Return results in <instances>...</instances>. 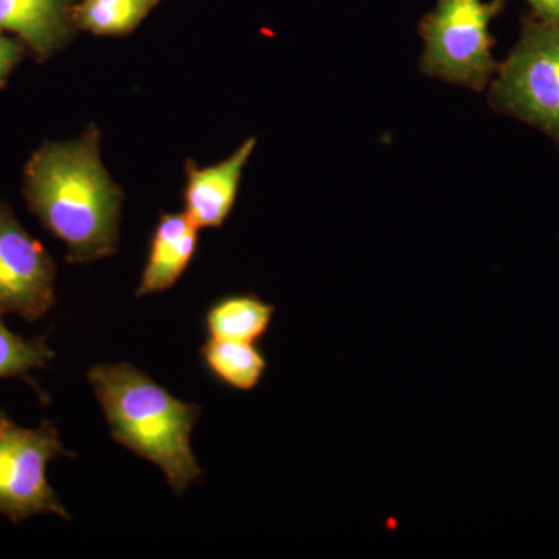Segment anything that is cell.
<instances>
[{"mask_svg":"<svg viewBox=\"0 0 559 559\" xmlns=\"http://www.w3.org/2000/svg\"><path fill=\"white\" fill-rule=\"evenodd\" d=\"M275 308L255 296H234L213 305L207 312L212 340L255 344L270 330Z\"/></svg>","mask_w":559,"mask_h":559,"instance_id":"obj_10","label":"cell"},{"mask_svg":"<svg viewBox=\"0 0 559 559\" xmlns=\"http://www.w3.org/2000/svg\"><path fill=\"white\" fill-rule=\"evenodd\" d=\"M507 0H437L419 24L425 40L421 70L429 76L484 91L498 72L491 22Z\"/></svg>","mask_w":559,"mask_h":559,"instance_id":"obj_3","label":"cell"},{"mask_svg":"<svg viewBox=\"0 0 559 559\" xmlns=\"http://www.w3.org/2000/svg\"><path fill=\"white\" fill-rule=\"evenodd\" d=\"M90 382L117 443L159 466L176 495L201 480L191 451L197 404L175 399L130 364L94 367Z\"/></svg>","mask_w":559,"mask_h":559,"instance_id":"obj_2","label":"cell"},{"mask_svg":"<svg viewBox=\"0 0 559 559\" xmlns=\"http://www.w3.org/2000/svg\"><path fill=\"white\" fill-rule=\"evenodd\" d=\"M21 57V47L13 40L0 35V83L9 75L10 70Z\"/></svg>","mask_w":559,"mask_h":559,"instance_id":"obj_14","label":"cell"},{"mask_svg":"<svg viewBox=\"0 0 559 559\" xmlns=\"http://www.w3.org/2000/svg\"><path fill=\"white\" fill-rule=\"evenodd\" d=\"M532 7L533 17L550 25H559V0H525Z\"/></svg>","mask_w":559,"mask_h":559,"instance_id":"obj_15","label":"cell"},{"mask_svg":"<svg viewBox=\"0 0 559 559\" xmlns=\"http://www.w3.org/2000/svg\"><path fill=\"white\" fill-rule=\"evenodd\" d=\"M205 366L230 388L249 392L260 384L267 370V360L255 344L210 340L202 347Z\"/></svg>","mask_w":559,"mask_h":559,"instance_id":"obj_11","label":"cell"},{"mask_svg":"<svg viewBox=\"0 0 559 559\" xmlns=\"http://www.w3.org/2000/svg\"><path fill=\"white\" fill-rule=\"evenodd\" d=\"M25 197L44 226L68 245L70 261L86 263L116 250L123 197L103 168L94 131L35 153L25 170Z\"/></svg>","mask_w":559,"mask_h":559,"instance_id":"obj_1","label":"cell"},{"mask_svg":"<svg viewBox=\"0 0 559 559\" xmlns=\"http://www.w3.org/2000/svg\"><path fill=\"white\" fill-rule=\"evenodd\" d=\"M55 301V264L39 241L0 204V316L35 322Z\"/></svg>","mask_w":559,"mask_h":559,"instance_id":"obj_6","label":"cell"},{"mask_svg":"<svg viewBox=\"0 0 559 559\" xmlns=\"http://www.w3.org/2000/svg\"><path fill=\"white\" fill-rule=\"evenodd\" d=\"M53 356L55 353L47 347L46 337L22 340L0 320V380L25 378L27 371L46 367Z\"/></svg>","mask_w":559,"mask_h":559,"instance_id":"obj_13","label":"cell"},{"mask_svg":"<svg viewBox=\"0 0 559 559\" xmlns=\"http://www.w3.org/2000/svg\"><path fill=\"white\" fill-rule=\"evenodd\" d=\"M0 28L17 33L40 55L57 49L66 35L62 0H0Z\"/></svg>","mask_w":559,"mask_h":559,"instance_id":"obj_9","label":"cell"},{"mask_svg":"<svg viewBox=\"0 0 559 559\" xmlns=\"http://www.w3.org/2000/svg\"><path fill=\"white\" fill-rule=\"evenodd\" d=\"M150 0H84L79 17L97 33H123L134 27L148 10Z\"/></svg>","mask_w":559,"mask_h":559,"instance_id":"obj_12","label":"cell"},{"mask_svg":"<svg viewBox=\"0 0 559 559\" xmlns=\"http://www.w3.org/2000/svg\"><path fill=\"white\" fill-rule=\"evenodd\" d=\"M496 75L492 106L559 143V25L527 17Z\"/></svg>","mask_w":559,"mask_h":559,"instance_id":"obj_4","label":"cell"},{"mask_svg":"<svg viewBox=\"0 0 559 559\" xmlns=\"http://www.w3.org/2000/svg\"><path fill=\"white\" fill-rule=\"evenodd\" d=\"M255 145V139L246 140L229 159L204 170L190 168L186 190L187 216L198 227L223 226L237 200L242 170Z\"/></svg>","mask_w":559,"mask_h":559,"instance_id":"obj_7","label":"cell"},{"mask_svg":"<svg viewBox=\"0 0 559 559\" xmlns=\"http://www.w3.org/2000/svg\"><path fill=\"white\" fill-rule=\"evenodd\" d=\"M198 229L187 213L162 216L140 280L139 297L162 293L178 282L197 252Z\"/></svg>","mask_w":559,"mask_h":559,"instance_id":"obj_8","label":"cell"},{"mask_svg":"<svg viewBox=\"0 0 559 559\" xmlns=\"http://www.w3.org/2000/svg\"><path fill=\"white\" fill-rule=\"evenodd\" d=\"M60 455L72 454L50 421L25 429L0 412V514L14 524L43 513L70 520L47 480L50 460Z\"/></svg>","mask_w":559,"mask_h":559,"instance_id":"obj_5","label":"cell"}]
</instances>
